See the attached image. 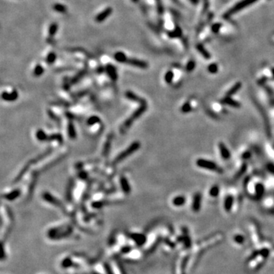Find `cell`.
<instances>
[{
	"mask_svg": "<svg viewBox=\"0 0 274 274\" xmlns=\"http://www.w3.org/2000/svg\"><path fill=\"white\" fill-rule=\"evenodd\" d=\"M148 108V104L147 102H145V103L141 104L140 106L137 109L130 115V117L129 118H127L125 121H124V124L121 125L120 127V133H125L127 130L130 129V127H131L132 124H133L135 120L140 118L145 112L146 111V110Z\"/></svg>",
	"mask_w": 274,
	"mask_h": 274,
	"instance_id": "obj_1",
	"label": "cell"
},
{
	"mask_svg": "<svg viewBox=\"0 0 274 274\" xmlns=\"http://www.w3.org/2000/svg\"><path fill=\"white\" fill-rule=\"evenodd\" d=\"M140 148V142L138 141L134 142V143H132L127 149H126L125 150H124L122 152H120V153L114 158V160L113 161V163H112V164H113L114 165H116L118 163L121 162V161H123L124 160H125L127 157L130 156L132 154L134 153V152H136V151L138 150Z\"/></svg>",
	"mask_w": 274,
	"mask_h": 274,
	"instance_id": "obj_2",
	"label": "cell"
},
{
	"mask_svg": "<svg viewBox=\"0 0 274 274\" xmlns=\"http://www.w3.org/2000/svg\"><path fill=\"white\" fill-rule=\"evenodd\" d=\"M36 138L41 142H50V141H58L61 144L63 143V136L60 133H53V134L47 135L44 130H39L36 132Z\"/></svg>",
	"mask_w": 274,
	"mask_h": 274,
	"instance_id": "obj_3",
	"label": "cell"
},
{
	"mask_svg": "<svg viewBox=\"0 0 274 274\" xmlns=\"http://www.w3.org/2000/svg\"><path fill=\"white\" fill-rule=\"evenodd\" d=\"M196 165L201 168L210 170V171H215V172H217L219 173V174L223 173V169L221 167H219L216 163L213 162V161H210V160H206L203 159V158H199L198 160H196Z\"/></svg>",
	"mask_w": 274,
	"mask_h": 274,
	"instance_id": "obj_4",
	"label": "cell"
},
{
	"mask_svg": "<svg viewBox=\"0 0 274 274\" xmlns=\"http://www.w3.org/2000/svg\"><path fill=\"white\" fill-rule=\"evenodd\" d=\"M256 1H257V0H243L242 2H239V3H238L237 5H235L233 8H231V9L225 15V18H229L233 14L238 12V11L243 9V8L248 6L249 5H251V4H253L254 2H255Z\"/></svg>",
	"mask_w": 274,
	"mask_h": 274,
	"instance_id": "obj_5",
	"label": "cell"
},
{
	"mask_svg": "<svg viewBox=\"0 0 274 274\" xmlns=\"http://www.w3.org/2000/svg\"><path fill=\"white\" fill-rule=\"evenodd\" d=\"M125 63L143 69H146L149 67V63L147 62L136 58H129V57H127Z\"/></svg>",
	"mask_w": 274,
	"mask_h": 274,
	"instance_id": "obj_6",
	"label": "cell"
},
{
	"mask_svg": "<svg viewBox=\"0 0 274 274\" xmlns=\"http://www.w3.org/2000/svg\"><path fill=\"white\" fill-rule=\"evenodd\" d=\"M112 12H113V8L111 7H107L95 16L94 21L97 23H101V22L104 21L110 15H111Z\"/></svg>",
	"mask_w": 274,
	"mask_h": 274,
	"instance_id": "obj_7",
	"label": "cell"
},
{
	"mask_svg": "<svg viewBox=\"0 0 274 274\" xmlns=\"http://www.w3.org/2000/svg\"><path fill=\"white\" fill-rule=\"evenodd\" d=\"M201 203H202V195L200 193H194L192 203V210L194 212H198L201 208Z\"/></svg>",
	"mask_w": 274,
	"mask_h": 274,
	"instance_id": "obj_8",
	"label": "cell"
},
{
	"mask_svg": "<svg viewBox=\"0 0 274 274\" xmlns=\"http://www.w3.org/2000/svg\"><path fill=\"white\" fill-rule=\"evenodd\" d=\"M105 71L108 76L111 78L113 81H117L118 78L117 71L116 67L112 64H107L105 66Z\"/></svg>",
	"mask_w": 274,
	"mask_h": 274,
	"instance_id": "obj_9",
	"label": "cell"
},
{
	"mask_svg": "<svg viewBox=\"0 0 274 274\" xmlns=\"http://www.w3.org/2000/svg\"><path fill=\"white\" fill-rule=\"evenodd\" d=\"M18 97V93L16 90H13L11 93L3 91L2 93V98L5 101H15Z\"/></svg>",
	"mask_w": 274,
	"mask_h": 274,
	"instance_id": "obj_10",
	"label": "cell"
},
{
	"mask_svg": "<svg viewBox=\"0 0 274 274\" xmlns=\"http://www.w3.org/2000/svg\"><path fill=\"white\" fill-rule=\"evenodd\" d=\"M126 97H127L128 100L132 101H134V102H137V103H140V104H141L145 103L146 102V101L145 99H143V97H140L138 96L137 94H136L135 93H133V91H127L125 94Z\"/></svg>",
	"mask_w": 274,
	"mask_h": 274,
	"instance_id": "obj_11",
	"label": "cell"
},
{
	"mask_svg": "<svg viewBox=\"0 0 274 274\" xmlns=\"http://www.w3.org/2000/svg\"><path fill=\"white\" fill-rule=\"evenodd\" d=\"M220 102H221L223 104H227L229 105V106L233 107L235 108H238L241 107V104H240L239 102L235 101V99L232 98L231 97H229V96H226L225 97H223V99L220 100Z\"/></svg>",
	"mask_w": 274,
	"mask_h": 274,
	"instance_id": "obj_12",
	"label": "cell"
},
{
	"mask_svg": "<svg viewBox=\"0 0 274 274\" xmlns=\"http://www.w3.org/2000/svg\"><path fill=\"white\" fill-rule=\"evenodd\" d=\"M120 187L124 193L129 194L131 192V187H130V183H129L128 180L124 176H121L120 177Z\"/></svg>",
	"mask_w": 274,
	"mask_h": 274,
	"instance_id": "obj_13",
	"label": "cell"
},
{
	"mask_svg": "<svg viewBox=\"0 0 274 274\" xmlns=\"http://www.w3.org/2000/svg\"><path fill=\"white\" fill-rule=\"evenodd\" d=\"M219 149L220 150V153H221L222 157L223 158V159L225 160H229L231 157L230 152H229V149L226 147V145L223 143H219Z\"/></svg>",
	"mask_w": 274,
	"mask_h": 274,
	"instance_id": "obj_14",
	"label": "cell"
},
{
	"mask_svg": "<svg viewBox=\"0 0 274 274\" xmlns=\"http://www.w3.org/2000/svg\"><path fill=\"white\" fill-rule=\"evenodd\" d=\"M21 195V190L18 189H15L14 190L11 191L9 193H6V194L4 195V198L7 200H9V201H12L14 200L17 199L18 197H19Z\"/></svg>",
	"mask_w": 274,
	"mask_h": 274,
	"instance_id": "obj_15",
	"label": "cell"
},
{
	"mask_svg": "<svg viewBox=\"0 0 274 274\" xmlns=\"http://www.w3.org/2000/svg\"><path fill=\"white\" fill-rule=\"evenodd\" d=\"M265 188L263 184L258 183L255 185V198L257 200H260L264 194Z\"/></svg>",
	"mask_w": 274,
	"mask_h": 274,
	"instance_id": "obj_16",
	"label": "cell"
},
{
	"mask_svg": "<svg viewBox=\"0 0 274 274\" xmlns=\"http://www.w3.org/2000/svg\"><path fill=\"white\" fill-rule=\"evenodd\" d=\"M43 197H44V199L45 200H47V202L50 203L52 204L59 206H60V205H62V203H60L59 202L58 200H57L55 197H53V196L49 193H44V194H43Z\"/></svg>",
	"mask_w": 274,
	"mask_h": 274,
	"instance_id": "obj_17",
	"label": "cell"
},
{
	"mask_svg": "<svg viewBox=\"0 0 274 274\" xmlns=\"http://www.w3.org/2000/svg\"><path fill=\"white\" fill-rule=\"evenodd\" d=\"M114 60H116L117 62H118V63H125L126 60H127V55H126L124 52L118 51L114 53Z\"/></svg>",
	"mask_w": 274,
	"mask_h": 274,
	"instance_id": "obj_18",
	"label": "cell"
},
{
	"mask_svg": "<svg viewBox=\"0 0 274 274\" xmlns=\"http://www.w3.org/2000/svg\"><path fill=\"white\" fill-rule=\"evenodd\" d=\"M234 203V197L232 196H228L225 199L224 201V209L226 211L229 212L232 208V206Z\"/></svg>",
	"mask_w": 274,
	"mask_h": 274,
	"instance_id": "obj_19",
	"label": "cell"
},
{
	"mask_svg": "<svg viewBox=\"0 0 274 274\" xmlns=\"http://www.w3.org/2000/svg\"><path fill=\"white\" fill-rule=\"evenodd\" d=\"M53 9L54 11H56L58 13H61V14H64V13H66L67 12L68 8L65 5L61 3H55L53 4V6H52Z\"/></svg>",
	"mask_w": 274,
	"mask_h": 274,
	"instance_id": "obj_20",
	"label": "cell"
},
{
	"mask_svg": "<svg viewBox=\"0 0 274 274\" xmlns=\"http://www.w3.org/2000/svg\"><path fill=\"white\" fill-rule=\"evenodd\" d=\"M241 88V82H237L235 83L229 91H227L226 93V96H229V97H232V95H234L235 94H236Z\"/></svg>",
	"mask_w": 274,
	"mask_h": 274,
	"instance_id": "obj_21",
	"label": "cell"
},
{
	"mask_svg": "<svg viewBox=\"0 0 274 274\" xmlns=\"http://www.w3.org/2000/svg\"><path fill=\"white\" fill-rule=\"evenodd\" d=\"M68 135H69V138L72 139V140L76 138V130L75 129V126L72 122H69L68 124Z\"/></svg>",
	"mask_w": 274,
	"mask_h": 274,
	"instance_id": "obj_22",
	"label": "cell"
},
{
	"mask_svg": "<svg viewBox=\"0 0 274 274\" xmlns=\"http://www.w3.org/2000/svg\"><path fill=\"white\" fill-rule=\"evenodd\" d=\"M185 203H186V198L183 196H176L173 200V204L175 206H181L184 205Z\"/></svg>",
	"mask_w": 274,
	"mask_h": 274,
	"instance_id": "obj_23",
	"label": "cell"
},
{
	"mask_svg": "<svg viewBox=\"0 0 274 274\" xmlns=\"http://www.w3.org/2000/svg\"><path fill=\"white\" fill-rule=\"evenodd\" d=\"M196 48H197V50L201 53V55H202L204 58H206V59L210 58L211 56H210V53H209V52L207 51L205 48H204V47L202 45V44H197V46H196Z\"/></svg>",
	"mask_w": 274,
	"mask_h": 274,
	"instance_id": "obj_24",
	"label": "cell"
},
{
	"mask_svg": "<svg viewBox=\"0 0 274 274\" xmlns=\"http://www.w3.org/2000/svg\"><path fill=\"white\" fill-rule=\"evenodd\" d=\"M58 28L59 27H58V25H57V23H56V22H53V23H52L51 25H50V27H49V29H48L49 35L51 37L56 35V34L57 33V31H58Z\"/></svg>",
	"mask_w": 274,
	"mask_h": 274,
	"instance_id": "obj_25",
	"label": "cell"
},
{
	"mask_svg": "<svg viewBox=\"0 0 274 274\" xmlns=\"http://www.w3.org/2000/svg\"><path fill=\"white\" fill-rule=\"evenodd\" d=\"M44 72V69L41 64H38L34 69L33 74L35 77H39L42 75Z\"/></svg>",
	"mask_w": 274,
	"mask_h": 274,
	"instance_id": "obj_26",
	"label": "cell"
},
{
	"mask_svg": "<svg viewBox=\"0 0 274 274\" xmlns=\"http://www.w3.org/2000/svg\"><path fill=\"white\" fill-rule=\"evenodd\" d=\"M57 60V54L53 52H50L49 53V54L47 55V58H46V62H47V64H53V63H55Z\"/></svg>",
	"mask_w": 274,
	"mask_h": 274,
	"instance_id": "obj_27",
	"label": "cell"
},
{
	"mask_svg": "<svg viewBox=\"0 0 274 274\" xmlns=\"http://www.w3.org/2000/svg\"><path fill=\"white\" fill-rule=\"evenodd\" d=\"M168 36H169V38H179V37L181 36V35H182L181 29L177 27V28H176L174 31H171V32H168Z\"/></svg>",
	"mask_w": 274,
	"mask_h": 274,
	"instance_id": "obj_28",
	"label": "cell"
},
{
	"mask_svg": "<svg viewBox=\"0 0 274 274\" xmlns=\"http://www.w3.org/2000/svg\"><path fill=\"white\" fill-rule=\"evenodd\" d=\"M192 110H193V108H192L191 104L190 103L189 101H187V102H186L185 104H183L181 106V107H180V111L183 114L189 113V112H190Z\"/></svg>",
	"mask_w": 274,
	"mask_h": 274,
	"instance_id": "obj_29",
	"label": "cell"
},
{
	"mask_svg": "<svg viewBox=\"0 0 274 274\" xmlns=\"http://www.w3.org/2000/svg\"><path fill=\"white\" fill-rule=\"evenodd\" d=\"M100 122H101V119L98 117L91 116V117H90L88 119V120H87V124H88V126H90V127H91V126L94 125V124H99Z\"/></svg>",
	"mask_w": 274,
	"mask_h": 274,
	"instance_id": "obj_30",
	"label": "cell"
},
{
	"mask_svg": "<svg viewBox=\"0 0 274 274\" xmlns=\"http://www.w3.org/2000/svg\"><path fill=\"white\" fill-rule=\"evenodd\" d=\"M219 191H220V190H219V186H217V185H213L210 190V195L212 197H216V196H219Z\"/></svg>",
	"mask_w": 274,
	"mask_h": 274,
	"instance_id": "obj_31",
	"label": "cell"
},
{
	"mask_svg": "<svg viewBox=\"0 0 274 274\" xmlns=\"http://www.w3.org/2000/svg\"><path fill=\"white\" fill-rule=\"evenodd\" d=\"M111 141H112V138L111 136L110 137L109 139L107 140V141L106 142L104 145V147L103 149V155H107L108 153H109V151L111 149Z\"/></svg>",
	"mask_w": 274,
	"mask_h": 274,
	"instance_id": "obj_32",
	"label": "cell"
},
{
	"mask_svg": "<svg viewBox=\"0 0 274 274\" xmlns=\"http://www.w3.org/2000/svg\"><path fill=\"white\" fill-rule=\"evenodd\" d=\"M173 78H174V73L172 71H168L164 75V81H166V83L171 84L173 81Z\"/></svg>",
	"mask_w": 274,
	"mask_h": 274,
	"instance_id": "obj_33",
	"label": "cell"
},
{
	"mask_svg": "<svg viewBox=\"0 0 274 274\" xmlns=\"http://www.w3.org/2000/svg\"><path fill=\"white\" fill-rule=\"evenodd\" d=\"M246 170H247V164H244L241 167V168H240L239 171H238V173L235 174V178L237 179V178H239V177H241V176H242L243 174L245 173Z\"/></svg>",
	"mask_w": 274,
	"mask_h": 274,
	"instance_id": "obj_34",
	"label": "cell"
},
{
	"mask_svg": "<svg viewBox=\"0 0 274 274\" xmlns=\"http://www.w3.org/2000/svg\"><path fill=\"white\" fill-rule=\"evenodd\" d=\"M183 230H184V233H185L184 238H183L185 245H186L187 248H190V247L191 246V241H190V236H188L187 231L186 228H183Z\"/></svg>",
	"mask_w": 274,
	"mask_h": 274,
	"instance_id": "obj_35",
	"label": "cell"
},
{
	"mask_svg": "<svg viewBox=\"0 0 274 274\" xmlns=\"http://www.w3.org/2000/svg\"><path fill=\"white\" fill-rule=\"evenodd\" d=\"M195 66H196V63L193 60H190V61L188 62L186 66L187 71V72H192L195 69Z\"/></svg>",
	"mask_w": 274,
	"mask_h": 274,
	"instance_id": "obj_36",
	"label": "cell"
},
{
	"mask_svg": "<svg viewBox=\"0 0 274 274\" xmlns=\"http://www.w3.org/2000/svg\"><path fill=\"white\" fill-rule=\"evenodd\" d=\"M219 69H218V66L216 63H212L210 66H208V71L212 74H216L218 72Z\"/></svg>",
	"mask_w": 274,
	"mask_h": 274,
	"instance_id": "obj_37",
	"label": "cell"
},
{
	"mask_svg": "<svg viewBox=\"0 0 274 274\" xmlns=\"http://www.w3.org/2000/svg\"><path fill=\"white\" fill-rule=\"evenodd\" d=\"M155 2H156L157 9H158V14L162 15L163 12H164V8H163L161 0H155Z\"/></svg>",
	"mask_w": 274,
	"mask_h": 274,
	"instance_id": "obj_38",
	"label": "cell"
},
{
	"mask_svg": "<svg viewBox=\"0 0 274 274\" xmlns=\"http://www.w3.org/2000/svg\"><path fill=\"white\" fill-rule=\"evenodd\" d=\"M234 241H235L237 244H241L244 241V237L241 235H236L234 237Z\"/></svg>",
	"mask_w": 274,
	"mask_h": 274,
	"instance_id": "obj_39",
	"label": "cell"
},
{
	"mask_svg": "<svg viewBox=\"0 0 274 274\" xmlns=\"http://www.w3.org/2000/svg\"><path fill=\"white\" fill-rule=\"evenodd\" d=\"M269 251L266 248H263V249L260 250V255H261L262 257H264V258H267L268 256H269Z\"/></svg>",
	"mask_w": 274,
	"mask_h": 274,
	"instance_id": "obj_40",
	"label": "cell"
},
{
	"mask_svg": "<svg viewBox=\"0 0 274 274\" xmlns=\"http://www.w3.org/2000/svg\"><path fill=\"white\" fill-rule=\"evenodd\" d=\"M258 255H260V251H254V252H253L252 254H251V255L249 257H248V261H251V260H253L254 259H255L256 257H257Z\"/></svg>",
	"mask_w": 274,
	"mask_h": 274,
	"instance_id": "obj_41",
	"label": "cell"
},
{
	"mask_svg": "<svg viewBox=\"0 0 274 274\" xmlns=\"http://www.w3.org/2000/svg\"><path fill=\"white\" fill-rule=\"evenodd\" d=\"M221 28V24H215L213 26V28H212V30H213V31L215 32V33H217L219 31V28Z\"/></svg>",
	"mask_w": 274,
	"mask_h": 274,
	"instance_id": "obj_42",
	"label": "cell"
},
{
	"mask_svg": "<svg viewBox=\"0 0 274 274\" xmlns=\"http://www.w3.org/2000/svg\"><path fill=\"white\" fill-rule=\"evenodd\" d=\"M251 152H245L243 153L242 155H241V158H242L243 159H248V158H251Z\"/></svg>",
	"mask_w": 274,
	"mask_h": 274,
	"instance_id": "obj_43",
	"label": "cell"
},
{
	"mask_svg": "<svg viewBox=\"0 0 274 274\" xmlns=\"http://www.w3.org/2000/svg\"><path fill=\"white\" fill-rule=\"evenodd\" d=\"M266 168H267V170L269 171V172H271L272 174H274V164H268L267 166H266Z\"/></svg>",
	"mask_w": 274,
	"mask_h": 274,
	"instance_id": "obj_44",
	"label": "cell"
},
{
	"mask_svg": "<svg viewBox=\"0 0 274 274\" xmlns=\"http://www.w3.org/2000/svg\"><path fill=\"white\" fill-rule=\"evenodd\" d=\"M193 4H197L199 2V0H190Z\"/></svg>",
	"mask_w": 274,
	"mask_h": 274,
	"instance_id": "obj_45",
	"label": "cell"
},
{
	"mask_svg": "<svg viewBox=\"0 0 274 274\" xmlns=\"http://www.w3.org/2000/svg\"><path fill=\"white\" fill-rule=\"evenodd\" d=\"M140 0H131V2H133V3H136V2H138Z\"/></svg>",
	"mask_w": 274,
	"mask_h": 274,
	"instance_id": "obj_46",
	"label": "cell"
},
{
	"mask_svg": "<svg viewBox=\"0 0 274 274\" xmlns=\"http://www.w3.org/2000/svg\"><path fill=\"white\" fill-rule=\"evenodd\" d=\"M272 77L274 78V69H272Z\"/></svg>",
	"mask_w": 274,
	"mask_h": 274,
	"instance_id": "obj_47",
	"label": "cell"
}]
</instances>
